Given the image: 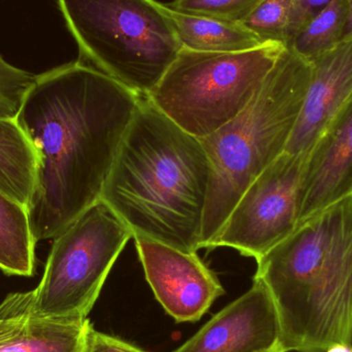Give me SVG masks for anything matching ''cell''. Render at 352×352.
I'll return each mask as SVG.
<instances>
[{
    "mask_svg": "<svg viewBox=\"0 0 352 352\" xmlns=\"http://www.w3.org/2000/svg\"><path fill=\"white\" fill-rule=\"evenodd\" d=\"M142 98L80 60L36 76L16 119L37 157L27 207L35 241L100 200Z\"/></svg>",
    "mask_w": 352,
    "mask_h": 352,
    "instance_id": "cell-1",
    "label": "cell"
},
{
    "mask_svg": "<svg viewBox=\"0 0 352 352\" xmlns=\"http://www.w3.org/2000/svg\"><path fill=\"white\" fill-rule=\"evenodd\" d=\"M212 168L200 138L140 99L100 200L129 228L184 252L202 248Z\"/></svg>",
    "mask_w": 352,
    "mask_h": 352,
    "instance_id": "cell-2",
    "label": "cell"
},
{
    "mask_svg": "<svg viewBox=\"0 0 352 352\" xmlns=\"http://www.w3.org/2000/svg\"><path fill=\"white\" fill-rule=\"evenodd\" d=\"M285 352L352 343V196L298 226L256 260Z\"/></svg>",
    "mask_w": 352,
    "mask_h": 352,
    "instance_id": "cell-3",
    "label": "cell"
},
{
    "mask_svg": "<svg viewBox=\"0 0 352 352\" xmlns=\"http://www.w3.org/2000/svg\"><path fill=\"white\" fill-rule=\"evenodd\" d=\"M311 63L285 49L252 102L202 138L212 168L202 248H210L244 190L285 152L299 119Z\"/></svg>",
    "mask_w": 352,
    "mask_h": 352,
    "instance_id": "cell-4",
    "label": "cell"
},
{
    "mask_svg": "<svg viewBox=\"0 0 352 352\" xmlns=\"http://www.w3.org/2000/svg\"><path fill=\"white\" fill-rule=\"evenodd\" d=\"M88 65L148 97L182 51L167 4L156 0H58Z\"/></svg>",
    "mask_w": 352,
    "mask_h": 352,
    "instance_id": "cell-5",
    "label": "cell"
},
{
    "mask_svg": "<svg viewBox=\"0 0 352 352\" xmlns=\"http://www.w3.org/2000/svg\"><path fill=\"white\" fill-rule=\"evenodd\" d=\"M285 49L278 43L237 53L182 47L146 98L178 127L202 140L252 102Z\"/></svg>",
    "mask_w": 352,
    "mask_h": 352,
    "instance_id": "cell-6",
    "label": "cell"
},
{
    "mask_svg": "<svg viewBox=\"0 0 352 352\" xmlns=\"http://www.w3.org/2000/svg\"><path fill=\"white\" fill-rule=\"evenodd\" d=\"M129 228L102 201L89 207L57 237L34 291L37 314L87 318L126 244Z\"/></svg>",
    "mask_w": 352,
    "mask_h": 352,
    "instance_id": "cell-7",
    "label": "cell"
},
{
    "mask_svg": "<svg viewBox=\"0 0 352 352\" xmlns=\"http://www.w3.org/2000/svg\"><path fill=\"white\" fill-rule=\"evenodd\" d=\"M306 154L285 152L236 203L210 248L226 246L260 258L298 227V198Z\"/></svg>",
    "mask_w": 352,
    "mask_h": 352,
    "instance_id": "cell-8",
    "label": "cell"
},
{
    "mask_svg": "<svg viewBox=\"0 0 352 352\" xmlns=\"http://www.w3.org/2000/svg\"><path fill=\"white\" fill-rule=\"evenodd\" d=\"M146 280L165 311L177 322H198L225 294L196 252L133 237Z\"/></svg>",
    "mask_w": 352,
    "mask_h": 352,
    "instance_id": "cell-9",
    "label": "cell"
},
{
    "mask_svg": "<svg viewBox=\"0 0 352 352\" xmlns=\"http://www.w3.org/2000/svg\"><path fill=\"white\" fill-rule=\"evenodd\" d=\"M280 344V326L266 285L254 278L245 294L215 314L173 352H266Z\"/></svg>",
    "mask_w": 352,
    "mask_h": 352,
    "instance_id": "cell-10",
    "label": "cell"
},
{
    "mask_svg": "<svg viewBox=\"0 0 352 352\" xmlns=\"http://www.w3.org/2000/svg\"><path fill=\"white\" fill-rule=\"evenodd\" d=\"M352 196V99L306 154L298 198V226Z\"/></svg>",
    "mask_w": 352,
    "mask_h": 352,
    "instance_id": "cell-11",
    "label": "cell"
},
{
    "mask_svg": "<svg viewBox=\"0 0 352 352\" xmlns=\"http://www.w3.org/2000/svg\"><path fill=\"white\" fill-rule=\"evenodd\" d=\"M303 107L285 152L307 154L327 126L352 99V38L311 63Z\"/></svg>",
    "mask_w": 352,
    "mask_h": 352,
    "instance_id": "cell-12",
    "label": "cell"
},
{
    "mask_svg": "<svg viewBox=\"0 0 352 352\" xmlns=\"http://www.w3.org/2000/svg\"><path fill=\"white\" fill-rule=\"evenodd\" d=\"M88 318H52L34 309V291L8 295L0 304V352H86Z\"/></svg>",
    "mask_w": 352,
    "mask_h": 352,
    "instance_id": "cell-13",
    "label": "cell"
},
{
    "mask_svg": "<svg viewBox=\"0 0 352 352\" xmlns=\"http://www.w3.org/2000/svg\"><path fill=\"white\" fill-rule=\"evenodd\" d=\"M167 8L184 49L204 53H237L266 43L240 23L184 14Z\"/></svg>",
    "mask_w": 352,
    "mask_h": 352,
    "instance_id": "cell-14",
    "label": "cell"
},
{
    "mask_svg": "<svg viewBox=\"0 0 352 352\" xmlns=\"http://www.w3.org/2000/svg\"><path fill=\"white\" fill-rule=\"evenodd\" d=\"M36 168V153L16 120L0 119V192L28 207Z\"/></svg>",
    "mask_w": 352,
    "mask_h": 352,
    "instance_id": "cell-15",
    "label": "cell"
},
{
    "mask_svg": "<svg viewBox=\"0 0 352 352\" xmlns=\"http://www.w3.org/2000/svg\"><path fill=\"white\" fill-rule=\"evenodd\" d=\"M35 244L27 207L0 192V270L8 275L32 276Z\"/></svg>",
    "mask_w": 352,
    "mask_h": 352,
    "instance_id": "cell-16",
    "label": "cell"
},
{
    "mask_svg": "<svg viewBox=\"0 0 352 352\" xmlns=\"http://www.w3.org/2000/svg\"><path fill=\"white\" fill-rule=\"evenodd\" d=\"M349 12V0H332L302 26L287 49L312 63L341 43Z\"/></svg>",
    "mask_w": 352,
    "mask_h": 352,
    "instance_id": "cell-17",
    "label": "cell"
},
{
    "mask_svg": "<svg viewBox=\"0 0 352 352\" xmlns=\"http://www.w3.org/2000/svg\"><path fill=\"white\" fill-rule=\"evenodd\" d=\"M296 0H261L240 24L264 43L287 47L295 34Z\"/></svg>",
    "mask_w": 352,
    "mask_h": 352,
    "instance_id": "cell-18",
    "label": "cell"
},
{
    "mask_svg": "<svg viewBox=\"0 0 352 352\" xmlns=\"http://www.w3.org/2000/svg\"><path fill=\"white\" fill-rule=\"evenodd\" d=\"M35 78L0 56V119H16Z\"/></svg>",
    "mask_w": 352,
    "mask_h": 352,
    "instance_id": "cell-19",
    "label": "cell"
},
{
    "mask_svg": "<svg viewBox=\"0 0 352 352\" xmlns=\"http://www.w3.org/2000/svg\"><path fill=\"white\" fill-rule=\"evenodd\" d=\"M260 1L261 0H173L167 6L184 14L239 23Z\"/></svg>",
    "mask_w": 352,
    "mask_h": 352,
    "instance_id": "cell-20",
    "label": "cell"
},
{
    "mask_svg": "<svg viewBox=\"0 0 352 352\" xmlns=\"http://www.w3.org/2000/svg\"><path fill=\"white\" fill-rule=\"evenodd\" d=\"M86 352H146L121 339L97 332L92 328L89 334Z\"/></svg>",
    "mask_w": 352,
    "mask_h": 352,
    "instance_id": "cell-21",
    "label": "cell"
},
{
    "mask_svg": "<svg viewBox=\"0 0 352 352\" xmlns=\"http://www.w3.org/2000/svg\"><path fill=\"white\" fill-rule=\"evenodd\" d=\"M332 0H296L295 21L294 28L296 33L302 28L304 24L318 12L326 8Z\"/></svg>",
    "mask_w": 352,
    "mask_h": 352,
    "instance_id": "cell-22",
    "label": "cell"
},
{
    "mask_svg": "<svg viewBox=\"0 0 352 352\" xmlns=\"http://www.w3.org/2000/svg\"><path fill=\"white\" fill-rule=\"evenodd\" d=\"M349 19H347L346 27H345L344 33H343L342 41L352 38V0H349Z\"/></svg>",
    "mask_w": 352,
    "mask_h": 352,
    "instance_id": "cell-23",
    "label": "cell"
},
{
    "mask_svg": "<svg viewBox=\"0 0 352 352\" xmlns=\"http://www.w3.org/2000/svg\"><path fill=\"white\" fill-rule=\"evenodd\" d=\"M326 352H352V349L346 344H335Z\"/></svg>",
    "mask_w": 352,
    "mask_h": 352,
    "instance_id": "cell-24",
    "label": "cell"
},
{
    "mask_svg": "<svg viewBox=\"0 0 352 352\" xmlns=\"http://www.w3.org/2000/svg\"><path fill=\"white\" fill-rule=\"evenodd\" d=\"M266 352H285V349H283V347L281 346V344L277 345L276 347H274V349H271V351H268Z\"/></svg>",
    "mask_w": 352,
    "mask_h": 352,
    "instance_id": "cell-25",
    "label": "cell"
},
{
    "mask_svg": "<svg viewBox=\"0 0 352 352\" xmlns=\"http://www.w3.org/2000/svg\"><path fill=\"white\" fill-rule=\"evenodd\" d=\"M351 349H352V343H351Z\"/></svg>",
    "mask_w": 352,
    "mask_h": 352,
    "instance_id": "cell-26",
    "label": "cell"
}]
</instances>
